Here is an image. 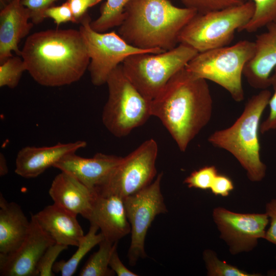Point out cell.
<instances>
[{"label": "cell", "mask_w": 276, "mask_h": 276, "mask_svg": "<svg viewBox=\"0 0 276 276\" xmlns=\"http://www.w3.org/2000/svg\"><path fill=\"white\" fill-rule=\"evenodd\" d=\"M21 57L27 71L39 84L58 87L71 84L83 76L90 62L80 31L50 29L26 39Z\"/></svg>", "instance_id": "6da1fadb"}, {"label": "cell", "mask_w": 276, "mask_h": 276, "mask_svg": "<svg viewBox=\"0 0 276 276\" xmlns=\"http://www.w3.org/2000/svg\"><path fill=\"white\" fill-rule=\"evenodd\" d=\"M213 107L207 80L185 67L150 101L151 116L160 120L182 152L209 123Z\"/></svg>", "instance_id": "7a4b0ae2"}, {"label": "cell", "mask_w": 276, "mask_h": 276, "mask_svg": "<svg viewBox=\"0 0 276 276\" xmlns=\"http://www.w3.org/2000/svg\"><path fill=\"white\" fill-rule=\"evenodd\" d=\"M197 13L169 0H131L125 7L118 34L137 48L168 51L177 45L181 31Z\"/></svg>", "instance_id": "3957f363"}, {"label": "cell", "mask_w": 276, "mask_h": 276, "mask_svg": "<svg viewBox=\"0 0 276 276\" xmlns=\"http://www.w3.org/2000/svg\"><path fill=\"white\" fill-rule=\"evenodd\" d=\"M271 96L268 89L261 90L249 99L231 126L214 131L208 139L213 146L234 156L252 181H260L266 175V166L260 157L259 131L261 118Z\"/></svg>", "instance_id": "277c9868"}, {"label": "cell", "mask_w": 276, "mask_h": 276, "mask_svg": "<svg viewBox=\"0 0 276 276\" xmlns=\"http://www.w3.org/2000/svg\"><path fill=\"white\" fill-rule=\"evenodd\" d=\"M255 50L254 41L241 40L231 46L198 52L185 68L198 78L217 84L236 102H241L244 98L243 70Z\"/></svg>", "instance_id": "5b68a950"}, {"label": "cell", "mask_w": 276, "mask_h": 276, "mask_svg": "<svg viewBox=\"0 0 276 276\" xmlns=\"http://www.w3.org/2000/svg\"><path fill=\"white\" fill-rule=\"evenodd\" d=\"M255 11L250 1L221 10L197 13L183 28L178 43L202 52L228 45L236 31L250 20Z\"/></svg>", "instance_id": "8992f818"}, {"label": "cell", "mask_w": 276, "mask_h": 276, "mask_svg": "<svg viewBox=\"0 0 276 276\" xmlns=\"http://www.w3.org/2000/svg\"><path fill=\"white\" fill-rule=\"evenodd\" d=\"M198 52L184 43L159 53L131 55L122 63L127 77L147 100H153L169 80Z\"/></svg>", "instance_id": "52a82bcc"}, {"label": "cell", "mask_w": 276, "mask_h": 276, "mask_svg": "<svg viewBox=\"0 0 276 276\" xmlns=\"http://www.w3.org/2000/svg\"><path fill=\"white\" fill-rule=\"evenodd\" d=\"M108 96L102 120L114 136L122 137L143 125L151 116L150 101L146 99L126 76L122 64L108 76Z\"/></svg>", "instance_id": "ba28073f"}, {"label": "cell", "mask_w": 276, "mask_h": 276, "mask_svg": "<svg viewBox=\"0 0 276 276\" xmlns=\"http://www.w3.org/2000/svg\"><path fill=\"white\" fill-rule=\"evenodd\" d=\"M91 19L86 14L81 20L79 31L85 40L90 62L88 70L95 86L106 84L110 73L129 56L141 53H159L160 49L144 50L134 47L114 31L98 32L90 27Z\"/></svg>", "instance_id": "9c48e42d"}, {"label": "cell", "mask_w": 276, "mask_h": 276, "mask_svg": "<svg viewBox=\"0 0 276 276\" xmlns=\"http://www.w3.org/2000/svg\"><path fill=\"white\" fill-rule=\"evenodd\" d=\"M158 145L153 139L144 142L113 169L104 181L94 189L124 199L146 187L156 175Z\"/></svg>", "instance_id": "30bf717a"}, {"label": "cell", "mask_w": 276, "mask_h": 276, "mask_svg": "<svg viewBox=\"0 0 276 276\" xmlns=\"http://www.w3.org/2000/svg\"><path fill=\"white\" fill-rule=\"evenodd\" d=\"M162 172L151 184L124 199L131 227V242L128 252L129 264L134 266L140 258L147 257L145 241L147 231L155 217L167 213L160 190Z\"/></svg>", "instance_id": "8fae6325"}, {"label": "cell", "mask_w": 276, "mask_h": 276, "mask_svg": "<svg viewBox=\"0 0 276 276\" xmlns=\"http://www.w3.org/2000/svg\"><path fill=\"white\" fill-rule=\"evenodd\" d=\"M213 216L220 237L229 246L232 254L252 249L259 239L264 238L268 216L264 214H241L222 208L214 210Z\"/></svg>", "instance_id": "7c38bea8"}, {"label": "cell", "mask_w": 276, "mask_h": 276, "mask_svg": "<svg viewBox=\"0 0 276 276\" xmlns=\"http://www.w3.org/2000/svg\"><path fill=\"white\" fill-rule=\"evenodd\" d=\"M54 243L32 214L29 230L21 245L11 253L0 254V275H38V262L47 249Z\"/></svg>", "instance_id": "4fadbf2b"}, {"label": "cell", "mask_w": 276, "mask_h": 276, "mask_svg": "<svg viewBox=\"0 0 276 276\" xmlns=\"http://www.w3.org/2000/svg\"><path fill=\"white\" fill-rule=\"evenodd\" d=\"M87 219L99 227L104 239L113 243L131 232L124 199L117 195L93 189L91 209Z\"/></svg>", "instance_id": "5bb4252c"}, {"label": "cell", "mask_w": 276, "mask_h": 276, "mask_svg": "<svg viewBox=\"0 0 276 276\" xmlns=\"http://www.w3.org/2000/svg\"><path fill=\"white\" fill-rule=\"evenodd\" d=\"M87 145L84 141L58 143L51 146H27L18 151L15 172L26 178H35L54 165L64 156L75 153Z\"/></svg>", "instance_id": "9a60e30c"}, {"label": "cell", "mask_w": 276, "mask_h": 276, "mask_svg": "<svg viewBox=\"0 0 276 276\" xmlns=\"http://www.w3.org/2000/svg\"><path fill=\"white\" fill-rule=\"evenodd\" d=\"M122 158L102 153H97L93 157L85 158L75 152L63 157L53 167L72 175L93 189L104 181Z\"/></svg>", "instance_id": "2e32d148"}, {"label": "cell", "mask_w": 276, "mask_h": 276, "mask_svg": "<svg viewBox=\"0 0 276 276\" xmlns=\"http://www.w3.org/2000/svg\"><path fill=\"white\" fill-rule=\"evenodd\" d=\"M266 27V31L256 36L254 54L243 73L250 86L261 90L270 87V78L276 67V22Z\"/></svg>", "instance_id": "e0dca14e"}, {"label": "cell", "mask_w": 276, "mask_h": 276, "mask_svg": "<svg viewBox=\"0 0 276 276\" xmlns=\"http://www.w3.org/2000/svg\"><path fill=\"white\" fill-rule=\"evenodd\" d=\"M21 0H12L2 7L0 12V63L13 56L14 52L21 56L18 44L28 35L33 24L29 22V10L21 5Z\"/></svg>", "instance_id": "ac0fdd59"}, {"label": "cell", "mask_w": 276, "mask_h": 276, "mask_svg": "<svg viewBox=\"0 0 276 276\" xmlns=\"http://www.w3.org/2000/svg\"><path fill=\"white\" fill-rule=\"evenodd\" d=\"M33 216L41 228L56 243L77 247L85 235L77 215L55 203Z\"/></svg>", "instance_id": "d6986e66"}, {"label": "cell", "mask_w": 276, "mask_h": 276, "mask_svg": "<svg viewBox=\"0 0 276 276\" xmlns=\"http://www.w3.org/2000/svg\"><path fill=\"white\" fill-rule=\"evenodd\" d=\"M49 193L54 203L87 219L91 211L93 189L61 171L52 182Z\"/></svg>", "instance_id": "ffe728a7"}, {"label": "cell", "mask_w": 276, "mask_h": 276, "mask_svg": "<svg viewBox=\"0 0 276 276\" xmlns=\"http://www.w3.org/2000/svg\"><path fill=\"white\" fill-rule=\"evenodd\" d=\"M30 221L20 206L8 202L0 195V254H8L17 250L25 240Z\"/></svg>", "instance_id": "44dd1931"}, {"label": "cell", "mask_w": 276, "mask_h": 276, "mask_svg": "<svg viewBox=\"0 0 276 276\" xmlns=\"http://www.w3.org/2000/svg\"><path fill=\"white\" fill-rule=\"evenodd\" d=\"M99 227L94 223H90L87 233L84 235L78 248L72 256L67 261L56 262L53 270L55 273L60 272L62 276H72L76 272L79 264L83 258L94 246L99 244L104 239L101 232L97 234Z\"/></svg>", "instance_id": "7402d4cb"}, {"label": "cell", "mask_w": 276, "mask_h": 276, "mask_svg": "<svg viewBox=\"0 0 276 276\" xmlns=\"http://www.w3.org/2000/svg\"><path fill=\"white\" fill-rule=\"evenodd\" d=\"M118 242H112L103 239L98 245V250L88 258L79 273L80 276H112L115 273L110 268L109 262Z\"/></svg>", "instance_id": "603a6c76"}, {"label": "cell", "mask_w": 276, "mask_h": 276, "mask_svg": "<svg viewBox=\"0 0 276 276\" xmlns=\"http://www.w3.org/2000/svg\"><path fill=\"white\" fill-rule=\"evenodd\" d=\"M131 0H106L100 9V15L91 21L90 27L98 32H105L119 27L123 20L125 6Z\"/></svg>", "instance_id": "cb8c5ba5"}, {"label": "cell", "mask_w": 276, "mask_h": 276, "mask_svg": "<svg viewBox=\"0 0 276 276\" xmlns=\"http://www.w3.org/2000/svg\"><path fill=\"white\" fill-rule=\"evenodd\" d=\"M245 1L254 3L255 11L250 20L240 32L254 33L271 22H276V0Z\"/></svg>", "instance_id": "d4e9b609"}, {"label": "cell", "mask_w": 276, "mask_h": 276, "mask_svg": "<svg viewBox=\"0 0 276 276\" xmlns=\"http://www.w3.org/2000/svg\"><path fill=\"white\" fill-rule=\"evenodd\" d=\"M27 71L19 56H12L0 65V87L14 88L18 84L23 73Z\"/></svg>", "instance_id": "484cf974"}, {"label": "cell", "mask_w": 276, "mask_h": 276, "mask_svg": "<svg viewBox=\"0 0 276 276\" xmlns=\"http://www.w3.org/2000/svg\"><path fill=\"white\" fill-rule=\"evenodd\" d=\"M203 259L208 270V275L211 276H254L235 266L219 260L216 254L210 249L203 252Z\"/></svg>", "instance_id": "4316f807"}, {"label": "cell", "mask_w": 276, "mask_h": 276, "mask_svg": "<svg viewBox=\"0 0 276 276\" xmlns=\"http://www.w3.org/2000/svg\"><path fill=\"white\" fill-rule=\"evenodd\" d=\"M218 174V170L214 166H207L192 172L185 178L183 182L189 188L201 190L211 189L213 182Z\"/></svg>", "instance_id": "83f0119b"}, {"label": "cell", "mask_w": 276, "mask_h": 276, "mask_svg": "<svg viewBox=\"0 0 276 276\" xmlns=\"http://www.w3.org/2000/svg\"><path fill=\"white\" fill-rule=\"evenodd\" d=\"M185 7L194 9L199 14L240 5L245 0H179Z\"/></svg>", "instance_id": "f1b7e54d"}, {"label": "cell", "mask_w": 276, "mask_h": 276, "mask_svg": "<svg viewBox=\"0 0 276 276\" xmlns=\"http://www.w3.org/2000/svg\"><path fill=\"white\" fill-rule=\"evenodd\" d=\"M68 246L58 243L50 245L41 257L37 266V271L39 276H54L53 270L55 261L60 254L66 249Z\"/></svg>", "instance_id": "f546056e"}, {"label": "cell", "mask_w": 276, "mask_h": 276, "mask_svg": "<svg viewBox=\"0 0 276 276\" xmlns=\"http://www.w3.org/2000/svg\"><path fill=\"white\" fill-rule=\"evenodd\" d=\"M59 0H21L22 5L30 11V19L35 25L42 22L45 18V12Z\"/></svg>", "instance_id": "4dcf8cb0"}, {"label": "cell", "mask_w": 276, "mask_h": 276, "mask_svg": "<svg viewBox=\"0 0 276 276\" xmlns=\"http://www.w3.org/2000/svg\"><path fill=\"white\" fill-rule=\"evenodd\" d=\"M270 86L273 90L269 99L268 105L269 114L260 126V131L263 134L271 130H276V67L270 78Z\"/></svg>", "instance_id": "1f68e13d"}, {"label": "cell", "mask_w": 276, "mask_h": 276, "mask_svg": "<svg viewBox=\"0 0 276 276\" xmlns=\"http://www.w3.org/2000/svg\"><path fill=\"white\" fill-rule=\"evenodd\" d=\"M44 15L45 18H51L53 19L57 26L68 21L78 23L67 1L61 5L52 6L48 8L45 11Z\"/></svg>", "instance_id": "d6a6232c"}, {"label": "cell", "mask_w": 276, "mask_h": 276, "mask_svg": "<svg viewBox=\"0 0 276 276\" xmlns=\"http://www.w3.org/2000/svg\"><path fill=\"white\" fill-rule=\"evenodd\" d=\"M232 180L227 176L218 174L215 177L210 190L215 195L226 197L234 189Z\"/></svg>", "instance_id": "836d02e7"}, {"label": "cell", "mask_w": 276, "mask_h": 276, "mask_svg": "<svg viewBox=\"0 0 276 276\" xmlns=\"http://www.w3.org/2000/svg\"><path fill=\"white\" fill-rule=\"evenodd\" d=\"M102 0H67L68 3L74 16L80 23L82 18L86 14L89 8L94 6L99 3Z\"/></svg>", "instance_id": "e575fe53"}, {"label": "cell", "mask_w": 276, "mask_h": 276, "mask_svg": "<svg viewBox=\"0 0 276 276\" xmlns=\"http://www.w3.org/2000/svg\"><path fill=\"white\" fill-rule=\"evenodd\" d=\"M266 213L270 219V225L264 239L276 245V199L266 204Z\"/></svg>", "instance_id": "d590c367"}, {"label": "cell", "mask_w": 276, "mask_h": 276, "mask_svg": "<svg viewBox=\"0 0 276 276\" xmlns=\"http://www.w3.org/2000/svg\"><path fill=\"white\" fill-rule=\"evenodd\" d=\"M109 266L118 276H137L138 274L130 271L120 260L116 248L110 258Z\"/></svg>", "instance_id": "8d00e7d4"}, {"label": "cell", "mask_w": 276, "mask_h": 276, "mask_svg": "<svg viewBox=\"0 0 276 276\" xmlns=\"http://www.w3.org/2000/svg\"><path fill=\"white\" fill-rule=\"evenodd\" d=\"M8 173V167L4 155L0 153V176H4Z\"/></svg>", "instance_id": "74e56055"}, {"label": "cell", "mask_w": 276, "mask_h": 276, "mask_svg": "<svg viewBox=\"0 0 276 276\" xmlns=\"http://www.w3.org/2000/svg\"><path fill=\"white\" fill-rule=\"evenodd\" d=\"M12 1V0H0L1 6H2L3 7Z\"/></svg>", "instance_id": "f35d334b"}]
</instances>
